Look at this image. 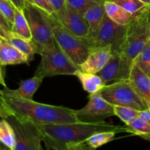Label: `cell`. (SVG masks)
Returning a JSON list of instances; mask_svg holds the SVG:
<instances>
[{"mask_svg":"<svg viewBox=\"0 0 150 150\" xmlns=\"http://www.w3.org/2000/svg\"><path fill=\"white\" fill-rule=\"evenodd\" d=\"M38 125L47 149L89 150L91 148L86 144V140L95 133L104 131H115L117 133L127 132L126 125H114L105 121Z\"/></svg>","mask_w":150,"mask_h":150,"instance_id":"1","label":"cell"},{"mask_svg":"<svg viewBox=\"0 0 150 150\" xmlns=\"http://www.w3.org/2000/svg\"><path fill=\"white\" fill-rule=\"evenodd\" d=\"M0 104L10 114L23 116L38 125L77 122L74 109L47 105L23 98H13L0 93Z\"/></svg>","mask_w":150,"mask_h":150,"instance_id":"2","label":"cell"},{"mask_svg":"<svg viewBox=\"0 0 150 150\" xmlns=\"http://www.w3.org/2000/svg\"><path fill=\"white\" fill-rule=\"evenodd\" d=\"M149 6L135 15L127 25V33L119 51L121 56L120 81L128 79L134 60L150 40Z\"/></svg>","mask_w":150,"mask_h":150,"instance_id":"3","label":"cell"},{"mask_svg":"<svg viewBox=\"0 0 150 150\" xmlns=\"http://www.w3.org/2000/svg\"><path fill=\"white\" fill-rule=\"evenodd\" d=\"M46 13L55 42L67 57L77 66L83 62L89 56L91 48L74 34L63 26L54 15Z\"/></svg>","mask_w":150,"mask_h":150,"instance_id":"4","label":"cell"},{"mask_svg":"<svg viewBox=\"0 0 150 150\" xmlns=\"http://www.w3.org/2000/svg\"><path fill=\"white\" fill-rule=\"evenodd\" d=\"M41 60L34 76L42 78L53 77L59 75H73L78 67L57 42L41 49Z\"/></svg>","mask_w":150,"mask_h":150,"instance_id":"5","label":"cell"},{"mask_svg":"<svg viewBox=\"0 0 150 150\" xmlns=\"http://www.w3.org/2000/svg\"><path fill=\"white\" fill-rule=\"evenodd\" d=\"M127 30V25L118 24L105 15L98 30L81 39L90 48L111 45L112 53H119Z\"/></svg>","mask_w":150,"mask_h":150,"instance_id":"6","label":"cell"},{"mask_svg":"<svg viewBox=\"0 0 150 150\" xmlns=\"http://www.w3.org/2000/svg\"><path fill=\"white\" fill-rule=\"evenodd\" d=\"M23 13L27 20L32 33V40L38 47L40 54L43 47L55 42L52 29L45 11L26 0Z\"/></svg>","mask_w":150,"mask_h":150,"instance_id":"7","label":"cell"},{"mask_svg":"<svg viewBox=\"0 0 150 150\" xmlns=\"http://www.w3.org/2000/svg\"><path fill=\"white\" fill-rule=\"evenodd\" d=\"M16 135L15 150H40L42 142L39 125L23 116L10 114L6 118Z\"/></svg>","mask_w":150,"mask_h":150,"instance_id":"8","label":"cell"},{"mask_svg":"<svg viewBox=\"0 0 150 150\" xmlns=\"http://www.w3.org/2000/svg\"><path fill=\"white\" fill-rule=\"evenodd\" d=\"M100 93L105 100L113 105L131 107L139 111L148 108L146 103L130 86L128 79L106 85Z\"/></svg>","mask_w":150,"mask_h":150,"instance_id":"9","label":"cell"},{"mask_svg":"<svg viewBox=\"0 0 150 150\" xmlns=\"http://www.w3.org/2000/svg\"><path fill=\"white\" fill-rule=\"evenodd\" d=\"M78 122H98L106 118L115 116L114 105L105 100L99 92L90 94L89 102L83 108L74 110Z\"/></svg>","mask_w":150,"mask_h":150,"instance_id":"10","label":"cell"},{"mask_svg":"<svg viewBox=\"0 0 150 150\" xmlns=\"http://www.w3.org/2000/svg\"><path fill=\"white\" fill-rule=\"evenodd\" d=\"M111 56L112 47L111 45L92 48L87 58L78 67V69L86 73L97 74L108 63Z\"/></svg>","mask_w":150,"mask_h":150,"instance_id":"11","label":"cell"},{"mask_svg":"<svg viewBox=\"0 0 150 150\" xmlns=\"http://www.w3.org/2000/svg\"><path fill=\"white\" fill-rule=\"evenodd\" d=\"M60 23L80 38H86L90 33V29L83 15L67 5L65 17Z\"/></svg>","mask_w":150,"mask_h":150,"instance_id":"12","label":"cell"},{"mask_svg":"<svg viewBox=\"0 0 150 150\" xmlns=\"http://www.w3.org/2000/svg\"><path fill=\"white\" fill-rule=\"evenodd\" d=\"M43 78L34 76L26 80L21 81L19 87L16 89H10L7 86L0 89V93L3 95L13 98H23L26 100H33V96L42 84Z\"/></svg>","mask_w":150,"mask_h":150,"instance_id":"13","label":"cell"},{"mask_svg":"<svg viewBox=\"0 0 150 150\" xmlns=\"http://www.w3.org/2000/svg\"><path fill=\"white\" fill-rule=\"evenodd\" d=\"M128 81L135 92L146 103L150 102V78L134 63Z\"/></svg>","mask_w":150,"mask_h":150,"instance_id":"14","label":"cell"},{"mask_svg":"<svg viewBox=\"0 0 150 150\" xmlns=\"http://www.w3.org/2000/svg\"><path fill=\"white\" fill-rule=\"evenodd\" d=\"M0 63L3 66L21 64H29L26 56L6 40L0 44Z\"/></svg>","mask_w":150,"mask_h":150,"instance_id":"15","label":"cell"},{"mask_svg":"<svg viewBox=\"0 0 150 150\" xmlns=\"http://www.w3.org/2000/svg\"><path fill=\"white\" fill-rule=\"evenodd\" d=\"M121 56L120 53H112L111 59L103 68L97 74L102 79L105 85L120 81Z\"/></svg>","mask_w":150,"mask_h":150,"instance_id":"16","label":"cell"},{"mask_svg":"<svg viewBox=\"0 0 150 150\" xmlns=\"http://www.w3.org/2000/svg\"><path fill=\"white\" fill-rule=\"evenodd\" d=\"M74 76L79 79L81 83H82L83 89L89 94L100 92L106 86L98 74L86 73L78 69Z\"/></svg>","mask_w":150,"mask_h":150,"instance_id":"17","label":"cell"},{"mask_svg":"<svg viewBox=\"0 0 150 150\" xmlns=\"http://www.w3.org/2000/svg\"><path fill=\"white\" fill-rule=\"evenodd\" d=\"M105 13L113 21L120 25H128L133 19V16L120 7L114 1L108 0L104 3Z\"/></svg>","mask_w":150,"mask_h":150,"instance_id":"18","label":"cell"},{"mask_svg":"<svg viewBox=\"0 0 150 150\" xmlns=\"http://www.w3.org/2000/svg\"><path fill=\"white\" fill-rule=\"evenodd\" d=\"M104 3H100L93 6L83 14L89 25L90 32H94L98 30L106 15Z\"/></svg>","mask_w":150,"mask_h":150,"instance_id":"19","label":"cell"},{"mask_svg":"<svg viewBox=\"0 0 150 150\" xmlns=\"http://www.w3.org/2000/svg\"><path fill=\"white\" fill-rule=\"evenodd\" d=\"M8 42L24 54L27 57L29 63L34 59V56L35 54H40L38 47L35 45L33 41L30 40L25 39L13 34Z\"/></svg>","mask_w":150,"mask_h":150,"instance_id":"20","label":"cell"},{"mask_svg":"<svg viewBox=\"0 0 150 150\" xmlns=\"http://www.w3.org/2000/svg\"><path fill=\"white\" fill-rule=\"evenodd\" d=\"M11 32L13 35H18L21 38L32 40V36L27 20L23 11L16 9L14 22L12 26Z\"/></svg>","mask_w":150,"mask_h":150,"instance_id":"21","label":"cell"},{"mask_svg":"<svg viewBox=\"0 0 150 150\" xmlns=\"http://www.w3.org/2000/svg\"><path fill=\"white\" fill-rule=\"evenodd\" d=\"M127 133H130L150 142V123L142 117L133 120L130 124L125 125Z\"/></svg>","mask_w":150,"mask_h":150,"instance_id":"22","label":"cell"},{"mask_svg":"<svg viewBox=\"0 0 150 150\" xmlns=\"http://www.w3.org/2000/svg\"><path fill=\"white\" fill-rule=\"evenodd\" d=\"M0 142L10 150H15L16 135L10 123L6 119L0 120Z\"/></svg>","mask_w":150,"mask_h":150,"instance_id":"23","label":"cell"},{"mask_svg":"<svg viewBox=\"0 0 150 150\" xmlns=\"http://www.w3.org/2000/svg\"><path fill=\"white\" fill-rule=\"evenodd\" d=\"M117 133L115 131H104L97 133L92 135L86 140V144L91 149H95L114 140Z\"/></svg>","mask_w":150,"mask_h":150,"instance_id":"24","label":"cell"},{"mask_svg":"<svg viewBox=\"0 0 150 150\" xmlns=\"http://www.w3.org/2000/svg\"><path fill=\"white\" fill-rule=\"evenodd\" d=\"M114 114L118 117L125 125H128L139 117L140 111L136 110L131 107L120 106V105H114Z\"/></svg>","mask_w":150,"mask_h":150,"instance_id":"25","label":"cell"},{"mask_svg":"<svg viewBox=\"0 0 150 150\" xmlns=\"http://www.w3.org/2000/svg\"><path fill=\"white\" fill-rule=\"evenodd\" d=\"M134 63L150 78V40L134 60Z\"/></svg>","mask_w":150,"mask_h":150,"instance_id":"26","label":"cell"},{"mask_svg":"<svg viewBox=\"0 0 150 150\" xmlns=\"http://www.w3.org/2000/svg\"><path fill=\"white\" fill-rule=\"evenodd\" d=\"M106 1L108 0H66L67 6L82 14L93 6Z\"/></svg>","mask_w":150,"mask_h":150,"instance_id":"27","label":"cell"},{"mask_svg":"<svg viewBox=\"0 0 150 150\" xmlns=\"http://www.w3.org/2000/svg\"><path fill=\"white\" fill-rule=\"evenodd\" d=\"M114 1L133 16L147 6L140 0H114Z\"/></svg>","mask_w":150,"mask_h":150,"instance_id":"28","label":"cell"},{"mask_svg":"<svg viewBox=\"0 0 150 150\" xmlns=\"http://www.w3.org/2000/svg\"><path fill=\"white\" fill-rule=\"evenodd\" d=\"M16 9L10 0H0V12L11 26L14 22Z\"/></svg>","mask_w":150,"mask_h":150,"instance_id":"29","label":"cell"},{"mask_svg":"<svg viewBox=\"0 0 150 150\" xmlns=\"http://www.w3.org/2000/svg\"><path fill=\"white\" fill-rule=\"evenodd\" d=\"M55 10L54 15L57 20L61 22L65 17L67 13V1L66 0H49Z\"/></svg>","mask_w":150,"mask_h":150,"instance_id":"30","label":"cell"},{"mask_svg":"<svg viewBox=\"0 0 150 150\" xmlns=\"http://www.w3.org/2000/svg\"><path fill=\"white\" fill-rule=\"evenodd\" d=\"M29 2L32 3L39 8L42 9L48 14L53 15L55 13V10L49 0H27Z\"/></svg>","mask_w":150,"mask_h":150,"instance_id":"31","label":"cell"},{"mask_svg":"<svg viewBox=\"0 0 150 150\" xmlns=\"http://www.w3.org/2000/svg\"><path fill=\"white\" fill-rule=\"evenodd\" d=\"M12 35H13V34H12L11 32L6 30L1 25H0V37L1 38H2L4 40L8 42L10 38H11Z\"/></svg>","mask_w":150,"mask_h":150,"instance_id":"32","label":"cell"},{"mask_svg":"<svg viewBox=\"0 0 150 150\" xmlns=\"http://www.w3.org/2000/svg\"><path fill=\"white\" fill-rule=\"evenodd\" d=\"M0 25L3 26L6 30L9 31V32H11V29H12V26L10 25V23L7 21V19L2 16V14L0 12Z\"/></svg>","mask_w":150,"mask_h":150,"instance_id":"33","label":"cell"},{"mask_svg":"<svg viewBox=\"0 0 150 150\" xmlns=\"http://www.w3.org/2000/svg\"><path fill=\"white\" fill-rule=\"evenodd\" d=\"M10 1L16 7V8L21 11H23L26 0H10Z\"/></svg>","mask_w":150,"mask_h":150,"instance_id":"34","label":"cell"},{"mask_svg":"<svg viewBox=\"0 0 150 150\" xmlns=\"http://www.w3.org/2000/svg\"><path fill=\"white\" fill-rule=\"evenodd\" d=\"M139 117L144 119V120H146L148 122L150 123V109L149 108L143 110V111H140Z\"/></svg>","mask_w":150,"mask_h":150,"instance_id":"35","label":"cell"},{"mask_svg":"<svg viewBox=\"0 0 150 150\" xmlns=\"http://www.w3.org/2000/svg\"><path fill=\"white\" fill-rule=\"evenodd\" d=\"M2 64L0 63V84L2 85L4 87H6V83L4 81V71L2 67Z\"/></svg>","mask_w":150,"mask_h":150,"instance_id":"36","label":"cell"},{"mask_svg":"<svg viewBox=\"0 0 150 150\" xmlns=\"http://www.w3.org/2000/svg\"><path fill=\"white\" fill-rule=\"evenodd\" d=\"M9 115H10V113L0 104V120L1 119H6Z\"/></svg>","mask_w":150,"mask_h":150,"instance_id":"37","label":"cell"},{"mask_svg":"<svg viewBox=\"0 0 150 150\" xmlns=\"http://www.w3.org/2000/svg\"><path fill=\"white\" fill-rule=\"evenodd\" d=\"M6 149H9V148L7 147L5 145H4L2 143L0 142V150H6Z\"/></svg>","mask_w":150,"mask_h":150,"instance_id":"38","label":"cell"},{"mask_svg":"<svg viewBox=\"0 0 150 150\" xmlns=\"http://www.w3.org/2000/svg\"><path fill=\"white\" fill-rule=\"evenodd\" d=\"M143 3H144L146 5H150V0H140Z\"/></svg>","mask_w":150,"mask_h":150,"instance_id":"39","label":"cell"},{"mask_svg":"<svg viewBox=\"0 0 150 150\" xmlns=\"http://www.w3.org/2000/svg\"><path fill=\"white\" fill-rule=\"evenodd\" d=\"M4 39H3V38H1V37H0V44H1V42H3V41H4Z\"/></svg>","mask_w":150,"mask_h":150,"instance_id":"40","label":"cell"},{"mask_svg":"<svg viewBox=\"0 0 150 150\" xmlns=\"http://www.w3.org/2000/svg\"><path fill=\"white\" fill-rule=\"evenodd\" d=\"M146 105H147L148 108H149V109H150V102H148L147 103H146Z\"/></svg>","mask_w":150,"mask_h":150,"instance_id":"41","label":"cell"},{"mask_svg":"<svg viewBox=\"0 0 150 150\" xmlns=\"http://www.w3.org/2000/svg\"><path fill=\"white\" fill-rule=\"evenodd\" d=\"M111 1H114V0H111Z\"/></svg>","mask_w":150,"mask_h":150,"instance_id":"42","label":"cell"}]
</instances>
